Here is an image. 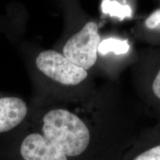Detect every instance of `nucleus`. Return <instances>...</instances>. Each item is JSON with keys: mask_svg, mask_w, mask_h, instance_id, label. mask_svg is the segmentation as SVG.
Wrapping results in <instances>:
<instances>
[{"mask_svg": "<svg viewBox=\"0 0 160 160\" xmlns=\"http://www.w3.org/2000/svg\"><path fill=\"white\" fill-rule=\"evenodd\" d=\"M36 68L42 75L53 82L64 86H75L88 77L86 70L66 59L54 50L41 51L36 57Z\"/></svg>", "mask_w": 160, "mask_h": 160, "instance_id": "2", "label": "nucleus"}, {"mask_svg": "<svg viewBox=\"0 0 160 160\" xmlns=\"http://www.w3.org/2000/svg\"><path fill=\"white\" fill-rule=\"evenodd\" d=\"M100 36L95 22H88L79 32L68 39L62 48L66 59L87 71L97 59Z\"/></svg>", "mask_w": 160, "mask_h": 160, "instance_id": "3", "label": "nucleus"}, {"mask_svg": "<svg viewBox=\"0 0 160 160\" xmlns=\"http://www.w3.org/2000/svg\"><path fill=\"white\" fill-rule=\"evenodd\" d=\"M42 134L67 157L85 151L91 141L89 129L74 113L63 108L48 111L42 117Z\"/></svg>", "mask_w": 160, "mask_h": 160, "instance_id": "1", "label": "nucleus"}, {"mask_svg": "<svg viewBox=\"0 0 160 160\" xmlns=\"http://www.w3.org/2000/svg\"><path fill=\"white\" fill-rule=\"evenodd\" d=\"M145 25L151 30L160 31V8L156 10L147 18Z\"/></svg>", "mask_w": 160, "mask_h": 160, "instance_id": "9", "label": "nucleus"}, {"mask_svg": "<svg viewBox=\"0 0 160 160\" xmlns=\"http://www.w3.org/2000/svg\"><path fill=\"white\" fill-rule=\"evenodd\" d=\"M133 160H160V145L140 153Z\"/></svg>", "mask_w": 160, "mask_h": 160, "instance_id": "8", "label": "nucleus"}, {"mask_svg": "<svg viewBox=\"0 0 160 160\" xmlns=\"http://www.w3.org/2000/svg\"><path fill=\"white\" fill-rule=\"evenodd\" d=\"M130 45L127 41L121 40L114 38H109L100 42L98 51L101 54H106L109 52H113L116 54H123L128 53L129 51Z\"/></svg>", "mask_w": 160, "mask_h": 160, "instance_id": "6", "label": "nucleus"}, {"mask_svg": "<svg viewBox=\"0 0 160 160\" xmlns=\"http://www.w3.org/2000/svg\"><path fill=\"white\" fill-rule=\"evenodd\" d=\"M152 90H153V94L157 99H160V68L158 71L157 75L152 84Z\"/></svg>", "mask_w": 160, "mask_h": 160, "instance_id": "10", "label": "nucleus"}, {"mask_svg": "<svg viewBox=\"0 0 160 160\" xmlns=\"http://www.w3.org/2000/svg\"><path fill=\"white\" fill-rule=\"evenodd\" d=\"M28 114V107L22 98L0 93V133L18 127Z\"/></svg>", "mask_w": 160, "mask_h": 160, "instance_id": "5", "label": "nucleus"}, {"mask_svg": "<svg viewBox=\"0 0 160 160\" xmlns=\"http://www.w3.org/2000/svg\"><path fill=\"white\" fill-rule=\"evenodd\" d=\"M19 153L22 160H68L58 148L37 132L24 138L20 144Z\"/></svg>", "mask_w": 160, "mask_h": 160, "instance_id": "4", "label": "nucleus"}, {"mask_svg": "<svg viewBox=\"0 0 160 160\" xmlns=\"http://www.w3.org/2000/svg\"><path fill=\"white\" fill-rule=\"evenodd\" d=\"M102 10L104 13L109 14L112 17L114 16L119 19L131 17L132 14V10L129 5H124L118 1H102Z\"/></svg>", "mask_w": 160, "mask_h": 160, "instance_id": "7", "label": "nucleus"}]
</instances>
